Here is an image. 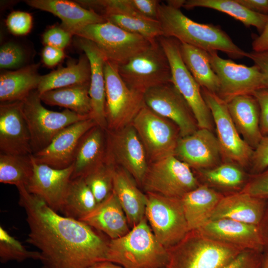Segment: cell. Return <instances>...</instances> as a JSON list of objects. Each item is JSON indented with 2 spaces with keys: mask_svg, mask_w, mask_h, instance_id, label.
Wrapping results in <instances>:
<instances>
[{
  "mask_svg": "<svg viewBox=\"0 0 268 268\" xmlns=\"http://www.w3.org/2000/svg\"><path fill=\"white\" fill-rule=\"evenodd\" d=\"M29 232L27 242L39 250L46 268H88L106 261L109 241L94 228L62 216L26 187L17 188Z\"/></svg>",
  "mask_w": 268,
  "mask_h": 268,
  "instance_id": "1",
  "label": "cell"
},
{
  "mask_svg": "<svg viewBox=\"0 0 268 268\" xmlns=\"http://www.w3.org/2000/svg\"><path fill=\"white\" fill-rule=\"evenodd\" d=\"M158 14L162 36L175 38L180 43L207 52L219 51L233 59L246 57L247 52L236 45L218 26L197 22L180 9L164 3L159 4Z\"/></svg>",
  "mask_w": 268,
  "mask_h": 268,
  "instance_id": "2",
  "label": "cell"
},
{
  "mask_svg": "<svg viewBox=\"0 0 268 268\" xmlns=\"http://www.w3.org/2000/svg\"><path fill=\"white\" fill-rule=\"evenodd\" d=\"M106 261L124 268H162L167 264L168 253L144 217L125 235L109 240Z\"/></svg>",
  "mask_w": 268,
  "mask_h": 268,
  "instance_id": "3",
  "label": "cell"
},
{
  "mask_svg": "<svg viewBox=\"0 0 268 268\" xmlns=\"http://www.w3.org/2000/svg\"><path fill=\"white\" fill-rule=\"evenodd\" d=\"M167 251L165 268H221L243 250L209 239L196 229Z\"/></svg>",
  "mask_w": 268,
  "mask_h": 268,
  "instance_id": "4",
  "label": "cell"
},
{
  "mask_svg": "<svg viewBox=\"0 0 268 268\" xmlns=\"http://www.w3.org/2000/svg\"><path fill=\"white\" fill-rule=\"evenodd\" d=\"M61 27L72 35L93 42L106 61L118 66L127 63L153 42L107 21L80 26Z\"/></svg>",
  "mask_w": 268,
  "mask_h": 268,
  "instance_id": "5",
  "label": "cell"
},
{
  "mask_svg": "<svg viewBox=\"0 0 268 268\" xmlns=\"http://www.w3.org/2000/svg\"><path fill=\"white\" fill-rule=\"evenodd\" d=\"M20 105L30 133L33 154L47 146L66 127L90 117L68 109L56 112L46 109L37 90L20 101Z\"/></svg>",
  "mask_w": 268,
  "mask_h": 268,
  "instance_id": "6",
  "label": "cell"
},
{
  "mask_svg": "<svg viewBox=\"0 0 268 268\" xmlns=\"http://www.w3.org/2000/svg\"><path fill=\"white\" fill-rule=\"evenodd\" d=\"M118 67L119 74L127 86L143 94L151 88L171 82L170 66L158 39Z\"/></svg>",
  "mask_w": 268,
  "mask_h": 268,
  "instance_id": "7",
  "label": "cell"
},
{
  "mask_svg": "<svg viewBox=\"0 0 268 268\" xmlns=\"http://www.w3.org/2000/svg\"><path fill=\"white\" fill-rule=\"evenodd\" d=\"M104 72L107 130L116 131L132 124L145 105L144 94L127 86L119 74L117 65L106 61Z\"/></svg>",
  "mask_w": 268,
  "mask_h": 268,
  "instance_id": "8",
  "label": "cell"
},
{
  "mask_svg": "<svg viewBox=\"0 0 268 268\" xmlns=\"http://www.w3.org/2000/svg\"><path fill=\"white\" fill-rule=\"evenodd\" d=\"M146 194L145 217L156 239L168 249L189 231L181 199Z\"/></svg>",
  "mask_w": 268,
  "mask_h": 268,
  "instance_id": "9",
  "label": "cell"
},
{
  "mask_svg": "<svg viewBox=\"0 0 268 268\" xmlns=\"http://www.w3.org/2000/svg\"><path fill=\"white\" fill-rule=\"evenodd\" d=\"M158 40L169 61L171 82L190 107L200 129L211 131L213 119L201 93V87L184 64L180 52V42L177 39L161 36Z\"/></svg>",
  "mask_w": 268,
  "mask_h": 268,
  "instance_id": "10",
  "label": "cell"
},
{
  "mask_svg": "<svg viewBox=\"0 0 268 268\" xmlns=\"http://www.w3.org/2000/svg\"><path fill=\"white\" fill-rule=\"evenodd\" d=\"M200 184L191 168L172 155L150 162L141 186L145 193L181 198Z\"/></svg>",
  "mask_w": 268,
  "mask_h": 268,
  "instance_id": "11",
  "label": "cell"
},
{
  "mask_svg": "<svg viewBox=\"0 0 268 268\" xmlns=\"http://www.w3.org/2000/svg\"><path fill=\"white\" fill-rule=\"evenodd\" d=\"M150 162L175 155L180 138L177 126L145 105L132 123Z\"/></svg>",
  "mask_w": 268,
  "mask_h": 268,
  "instance_id": "12",
  "label": "cell"
},
{
  "mask_svg": "<svg viewBox=\"0 0 268 268\" xmlns=\"http://www.w3.org/2000/svg\"><path fill=\"white\" fill-rule=\"evenodd\" d=\"M210 110L222 157L241 167L251 163L254 149L242 137L228 111L227 102L216 93L201 88Z\"/></svg>",
  "mask_w": 268,
  "mask_h": 268,
  "instance_id": "13",
  "label": "cell"
},
{
  "mask_svg": "<svg viewBox=\"0 0 268 268\" xmlns=\"http://www.w3.org/2000/svg\"><path fill=\"white\" fill-rule=\"evenodd\" d=\"M106 158L126 170L141 185L149 164L144 147L132 125L106 130Z\"/></svg>",
  "mask_w": 268,
  "mask_h": 268,
  "instance_id": "14",
  "label": "cell"
},
{
  "mask_svg": "<svg viewBox=\"0 0 268 268\" xmlns=\"http://www.w3.org/2000/svg\"><path fill=\"white\" fill-rule=\"evenodd\" d=\"M208 53L211 67L219 80L217 94L227 103L236 96L253 95L265 88L264 75L256 65L249 67L222 59L217 51Z\"/></svg>",
  "mask_w": 268,
  "mask_h": 268,
  "instance_id": "15",
  "label": "cell"
},
{
  "mask_svg": "<svg viewBox=\"0 0 268 268\" xmlns=\"http://www.w3.org/2000/svg\"><path fill=\"white\" fill-rule=\"evenodd\" d=\"M144 101L153 111L175 123L180 137L189 135L198 129L190 107L172 82L147 90L144 93Z\"/></svg>",
  "mask_w": 268,
  "mask_h": 268,
  "instance_id": "16",
  "label": "cell"
},
{
  "mask_svg": "<svg viewBox=\"0 0 268 268\" xmlns=\"http://www.w3.org/2000/svg\"><path fill=\"white\" fill-rule=\"evenodd\" d=\"M91 118L73 124L60 132L50 144L32 154L37 163L62 169L71 166L74 161L79 142L83 135L96 126Z\"/></svg>",
  "mask_w": 268,
  "mask_h": 268,
  "instance_id": "17",
  "label": "cell"
},
{
  "mask_svg": "<svg viewBox=\"0 0 268 268\" xmlns=\"http://www.w3.org/2000/svg\"><path fill=\"white\" fill-rule=\"evenodd\" d=\"M33 173L26 187L27 191L42 199L51 208L61 211L71 180L72 164L58 169L36 163L33 159Z\"/></svg>",
  "mask_w": 268,
  "mask_h": 268,
  "instance_id": "18",
  "label": "cell"
},
{
  "mask_svg": "<svg viewBox=\"0 0 268 268\" xmlns=\"http://www.w3.org/2000/svg\"><path fill=\"white\" fill-rule=\"evenodd\" d=\"M0 151L16 155L33 154L30 133L20 101L0 105Z\"/></svg>",
  "mask_w": 268,
  "mask_h": 268,
  "instance_id": "19",
  "label": "cell"
},
{
  "mask_svg": "<svg viewBox=\"0 0 268 268\" xmlns=\"http://www.w3.org/2000/svg\"><path fill=\"white\" fill-rule=\"evenodd\" d=\"M175 156L199 171L216 166L222 157L217 137L211 131L200 128L189 135L180 137Z\"/></svg>",
  "mask_w": 268,
  "mask_h": 268,
  "instance_id": "20",
  "label": "cell"
},
{
  "mask_svg": "<svg viewBox=\"0 0 268 268\" xmlns=\"http://www.w3.org/2000/svg\"><path fill=\"white\" fill-rule=\"evenodd\" d=\"M197 230L209 239L241 250H254L263 252L258 226L222 218L208 220Z\"/></svg>",
  "mask_w": 268,
  "mask_h": 268,
  "instance_id": "21",
  "label": "cell"
},
{
  "mask_svg": "<svg viewBox=\"0 0 268 268\" xmlns=\"http://www.w3.org/2000/svg\"><path fill=\"white\" fill-rule=\"evenodd\" d=\"M78 46L87 57L91 68L89 94L92 111L90 117L97 126L106 131L105 82L104 67L106 59L95 44L80 37L76 41Z\"/></svg>",
  "mask_w": 268,
  "mask_h": 268,
  "instance_id": "22",
  "label": "cell"
},
{
  "mask_svg": "<svg viewBox=\"0 0 268 268\" xmlns=\"http://www.w3.org/2000/svg\"><path fill=\"white\" fill-rule=\"evenodd\" d=\"M268 201L242 191L224 196L212 212L209 220L226 218L258 226Z\"/></svg>",
  "mask_w": 268,
  "mask_h": 268,
  "instance_id": "23",
  "label": "cell"
},
{
  "mask_svg": "<svg viewBox=\"0 0 268 268\" xmlns=\"http://www.w3.org/2000/svg\"><path fill=\"white\" fill-rule=\"evenodd\" d=\"M79 220L104 233L110 239L120 238L131 230L126 214L113 192Z\"/></svg>",
  "mask_w": 268,
  "mask_h": 268,
  "instance_id": "24",
  "label": "cell"
},
{
  "mask_svg": "<svg viewBox=\"0 0 268 268\" xmlns=\"http://www.w3.org/2000/svg\"><path fill=\"white\" fill-rule=\"evenodd\" d=\"M113 192L126 214L131 228L145 217L147 203L146 194L137 187L134 178L124 168L115 166Z\"/></svg>",
  "mask_w": 268,
  "mask_h": 268,
  "instance_id": "25",
  "label": "cell"
},
{
  "mask_svg": "<svg viewBox=\"0 0 268 268\" xmlns=\"http://www.w3.org/2000/svg\"><path fill=\"white\" fill-rule=\"evenodd\" d=\"M231 118L243 139L254 149L262 137L260 112L253 95L236 96L227 103Z\"/></svg>",
  "mask_w": 268,
  "mask_h": 268,
  "instance_id": "26",
  "label": "cell"
},
{
  "mask_svg": "<svg viewBox=\"0 0 268 268\" xmlns=\"http://www.w3.org/2000/svg\"><path fill=\"white\" fill-rule=\"evenodd\" d=\"M106 154V131L96 125L79 142L72 163L71 179L83 177L105 160Z\"/></svg>",
  "mask_w": 268,
  "mask_h": 268,
  "instance_id": "27",
  "label": "cell"
},
{
  "mask_svg": "<svg viewBox=\"0 0 268 268\" xmlns=\"http://www.w3.org/2000/svg\"><path fill=\"white\" fill-rule=\"evenodd\" d=\"M224 195L205 184L181 199L189 231L199 229L210 218Z\"/></svg>",
  "mask_w": 268,
  "mask_h": 268,
  "instance_id": "28",
  "label": "cell"
},
{
  "mask_svg": "<svg viewBox=\"0 0 268 268\" xmlns=\"http://www.w3.org/2000/svg\"><path fill=\"white\" fill-rule=\"evenodd\" d=\"M25 2L35 8L50 12L62 20V27H74L102 23L104 17L87 9L77 2L66 0H27Z\"/></svg>",
  "mask_w": 268,
  "mask_h": 268,
  "instance_id": "29",
  "label": "cell"
},
{
  "mask_svg": "<svg viewBox=\"0 0 268 268\" xmlns=\"http://www.w3.org/2000/svg\"><path fill=\"white\" fill-rule=\"evenodd\" d=\"M39 64H33L0 75L1 103L20 101L37 90L42 75L38 72Z\"/></svg>",
  "mask_w": 268,
  "mask_h": 268,
  "instance_id": "30",
  "label": "cell"
},
{
  "mask_svg": "<svg viewBox=\"0 0 268 268\" xmlns=\"http://www.w3.org/2000/svg\"><path fill=\"white\" fill-rule=\"evenodd\" d=\"M91 68L86 55H81L77 62H70L67 67L42 75L37 91L41 94L46 91L77 85L90 84Z\"/></svg>",
  "mask_w": 268,
  "mask_h": 268,
  "instance_id": "31",
  "label": "cell"
},
{
  "mask_svg": "<svg viewBox=\"0 0 268 268\" xmlns=\"http://www.w3.org/2000/svg\"><path fill=\"white\" fill-rule=\"evenodd\" d=\"M180 52L184 64L201 88L217 94L219 80L211 67L208 52L182 43Z\"/></svg>",
  "mask_w": 268,
  "mask_h": 268,
  "instance_id": "32",
  "label": "cell"
},
{
  "mask_svg": "<svg viewBox=\"0 0 268 268\" xmlns=\"http://www.w3.org/2000/svg\"><path fill=\"white\" fill-rule=\"evenodd\" d=\"M90 84L51 90L40 94L43 103L64 107L79 115L90 116L92 111L89 94Z\"/></svg>",
  "mask_w": 268,
  "mask_h": 268,
  "instance_id": "33",
  "label": "cell"
},
{
  "mask_svg": "<svg viewBox=\"0 0 268 268\" xmlns=\"http://www.w3.org/2000/svg\"><path fill=\"white\" fill-rule=\"evenodd\" d=\"M183 7L187 9L205 7L225 13L246 26H254L260 33L268 22V15L254 12L236 0H188Z\"/></svg>",
  "mask_w": 268,
  "mask_h": 268,
  "instance_id": "34",
  "label": "cell"
},
{
  "mask_svg": "<svg viewBox=\"0 0 268 268\" xmlns=\"http://www.w3.org/2000/svg\"><path fill=\"white\" fill-rule=\"evenodd\" d=\"M97 202L83 178L71 179L61 211L79 220L92 211Z\"/></svg>",
  "mask_w": 268,
  "mask_h": 268,
  "instance_id": "35",
  "label": "cell"
},
{
  "mask_svg": "<svg viewBox=\"0 0 268 268\" xmlns=\"http://www.w3.org/2000/svg\"><path fill=\"white\" fill-rule=\"evenodd\" d=\"M199 171L204 184L213 189L233 191L242 190L246 183V174L242 167L231 162Z\"/></svg>",
  "mask_w": 268,
  "mask_h": 268,
  "instance_id": "36",
  "label": "cell"
},
{
  "mask_svg": "<svg viewBox=\"0 0 268 268\" xmlns=\"http://www.w3.org/2000/svg\"><path fill=\"white\" fill-rule=\"evenodd\" d=\"M33 173L31 155L0 153V182L26 188Z\"/></svg>",
  "mask_w": 268,
  "mask_h": 268,
  "instance_id": "37",
  "label": "cell"
},
{
  "mask_svg": "<svg viewBox=\"0 0 268 268\" xmlns=\"http://www.w3.org/2000/svg\"><path fill=\"white\" fill-rule=\"evenodd\" d=\"M103 16L106 21L128 32L141 36L152 42L163 36L162 28L158 20L128 14L111 13Z\"/></svg>",
  "mask_w": 268,
  "mask_h": 268,
  "instance_id": "38",
  "label": "cell"
},
{
  "mask_svg": "<svg viewBox=\"0 0 268 268\" xmlns=\"http://www.w3.org/2000/svg\"><path fill=\"white\" fill-rule=\"evenodd\" d=\"M115 166L105 157L102 163L82 177L93 194L97 203L104 201L113 192Z\"/></svg>",
  "mask_w": 268,
  "mask_h": 268,
  "instance_id": "39",
  "label": "cell"
},
{
  "mask_svg": "<svg viewBox=\"0 0 268 268\" xmlns=\"http://www.w3.org/2000/svg\"><path fill=\"white\" fill-rule=\"evenodd\" d=\"M42 259L39 251L28 250L21 243L0 226V261L5 263L15 261L21 262L26 260Z\"/></svg>",
  "mask_w": 268,
  "mask_h": 268,
  "instance_id": "40",
  "label": "cell"
},
{
  "mask_svg": "<svg viewBox=\"0 0 268 268\" xmlns=\"http://www.w3.org/2000/svg\"><path fill=\"white\" fill-rule=\"evenodd\" d=\"M241 191L268 201V168L260 173L252 174Z\"/></svg>",
  "mask_w": 268,
  "mask_h": 268,
  "instance_id": "41",
  "label": "cell"
},
{
  "mask_svg": "<svg viewBox=\"0 0 268 268\" xmlns=\"http://www.w3.org/2000/svg\"><path fill=\"white\" fill-rule=\"evenodd\" d=\"M22 49L13 42L2 45L0 49V67L1 68H13L19 67L24 61Z\"/></svg>",
  "mask_w": 268,
  "mask_h": 268,
  "instance_id": "42",
  "label": "cell"
},
{
  "mask_svg": "<svg viewBox=\"0 0 268 268\" xmlns=\"http://www.w3.org/2000/svg\"><path fill=\"white\" fill-rule=\"evenodd\" d=\"M263 259V252L245 250L231 262L221 268H262Z\"/></svg>",
  "mask_w": 268,
  "mask_h": 268,
  "instance_id": "43",
  "label": "cell"
},
{
  "mask_svg": "<svg viewBox=\"0 0 268 268\" xmlns=\"http://www.w3.org/2000/svg\"><path fill=\"white\" fill-rule=\"evenodd\" d=\"M6 24L9 30L16 35L27 34L32 26V17L26 12L14 11L8 16Z\"/></svg>",
  "mask_w": 268,
  "mask_h": 268,
  "instance_id": "44",
  "label": "cell"
},
{
  "mask_svg": "<svg viewBox=\"0 0 268 268\" xmlns=\"http://www.w3.org/2000/svg\"><path fill=\"white\" fill-rule=\"evenodd\" d=\"M251 164L252 174L260 173L268 168V134L263 136L254 149Z\"/></svg>",
  "mask_w": 268,
  "mask_h": 268,
  "instance_id": "45",
  "label": "cell"
},
{
  "mask_svg": "<svg viewBox=\"0 0 268 268\" xmlns=\"http://www.w3.org/2000/svg\"><path fill=\"white\" fill-rule=\"evenodd\" d=\"M72 34L62 27H55L47 30L43 36L46 46L63 50L69 43Z\"/></svg>",
  "mask_w": 268,
  "mask_h": 268,
  "instance_id": "46",
  "label": "cell"
},
{
  "mask_svg": "<svg viewBox=\"0 0 268 268\" xmlns=\"http://www.w3.org/2000/svg\"><path fill=\"white\" fill-rule=\"evenodd\" d=\"M253 95L256 99L260 108V129L263 136L268 134V89H261Z\"/></svg>",
  "mask_w": 268,
  "mask_h": 268,
  "instance_id": "47",
  "label": "cell"
},
{
  "mask_svg": "<svg viewBox=\"0 0 268 268\" xmlns=\"http://www.w3.org/2000/svg\"><path fill=\"white\" fill-rule=\"evenodd\" d=\"M135 10L143 17L151 20H158V6L157 0H131Z\"/></svg>",
  "mask_w": 268,
  "mask_h": 268,
  "instance_id": "48",
  "label": "cell"
},
{
  "mask_svg": "<svg viewBox=\"0 0 268 268\" xmlns=\"http://www.w3.org/2000/svg\"><path fill=\"white\" fill-rule=\"evenodd\" d=\"M246 57L259 68L264 77L265 88L268 89V51L247 52Z\"/></svg>",
  "mask_w": 268,
  "mask_h": 268,
  "instance_id": "49",
  "label": "cell"
},
{
  "mask_svg": "<svg viewBox=\"0 0 268 268\" xmlns=\"http://www.w3.org/2000/svg\"><path fill=\"white\" fill-rule=\"evenodd\" d=\"M42 59L47 66L52 67L57 65L64 57L63 50L50 46H45L42 51Z\"/></svg>",
  "mask_w": 268,
  "mask_h": 268,
  "instance_id": "50",
  "label": "cell"
},
{
  "mask_svg": "<svg viewBox=\"0 0 268 268\" xmlns=\"http://www.w3.org/2000/svg\"><path fill=\"white\" fill-rule=\"evenodd\" d=\"M249 9L268 15V0H236Z\"/></svg>",
  "mask_w": 268,
  "mask_h": 268,
  "instance_id": "51",
  "label": "cell"
},
{
  "mask_svg": "<svg viewBox=\"0 0 268 268\" xmlns=\"http://www.w3.org/2000/svg\"><path fill=\"white\" fill-rule=\"evenodd\" d=\"M263 246V253L268 255V201L261 221L258 226Z\"/></svg>",
  "mask_w": 268,
  "mask_h": 268,
  "instance_id": "52",
  "label": "cell"
},
{
  "mask_svg": "<svg viewBox=\"0 0 268 268\" xmlns=\"http://www.w3.org/2000/svg\"><path fill=\"white\" fill-rule=\"evenodd\" d=\"M252 48L256 52L268 51V22L263 31L253 41Z\"/></svg>",
  "mask_w": 268,
  "mask_h": 268,
  "instance_id": "53",
  "label": "cell"
},
{
  "mask_svg": "<svg viewBox=\"0 0 268 268\" xmlns=\"http://www.w3.org/2000/svg\"><path fill=\"white\" fill-rule=\"evenodd\" d=\"M88 268H124L122 266L108 261H103L94 263Z\"/></svg>",
  "mask_w": 268,
  "mask_h": 268,
  "instance_id": "54",
  "label": "cell"
},
{
  "mask_svg": "<svg viewBox=\"0 0 268 268\" xmlns=\"http://www.w3.org/2000/svg\"><path fill=\"white\" fill-rule=\"evenodd\" d=\"M167 4L178 9H180L181 7H183L185 0H167Z\"/></svg>",
  "mask_w": 268,
  "mask_h": 268,
  "instance_id": "55",
  "label": "cell"
},
{
  "mask_svg": "<svg viewBox=\"0 0 268 268\" xmlns=\"http://www.w3.org/2000/svg\"><path fill=\"white\" fill-rule=\"evenodd\" d=\"M262 268H268V255L264 254Z\"/></svg>",
  "mask_w": 268,
  "mask_h": 268,
  "instance_id": "56",
  "label": "cell"
},
{
  "mask_svg": "<svg viewBox=\"0 0 268 268\" xmlns=\"http://www.w3.org/2000/svg\"><path fill=\"white\" fill-rule=\"evenodd\" d=\"M42 268H46L45 267H43Z\"/></svg>",
  "mask_w": 268,
  "mask_h": 268,
  "instance_id": "57",
  "label": "cell"
},
{
  "mask_svg": "<svg viewBox=\"0 0 268 268\" xmlns=\"http://www.w3.org/2000/svg\"></svg>",
  "mask_w": 268,
  "mask_h": 268,
  "instance_id": "58",
  "label": "cell"
}]
</instances>
